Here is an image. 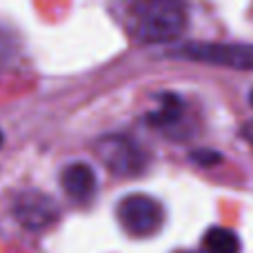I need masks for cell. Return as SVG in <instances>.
<instances>
[{
	"label": "cell",
	"mask_w": 253,
	"mask_h": 253,
	"mask_svg": "<svg viewBox=\"0 0 253 253\" xmlns=\"http://www.w3.org/2000/svg\"><path fill=\"white\" fill-rule=\"evenodd\" d=\"M118 220L131 236H151L162 227V207L144 193H131L118 205Z\"/></svg>",
	"instance_id": "obj_3"
},
{
	"label": "cell",
	"mask_w": 253,
	"mask_h": 253,
	"mask_svg": "<svg viewBox=\"0 0 253 253\" xmlns=\"http://www.w3.org/2000/svg\"><path fill=\"white\" fill-rule=\"evenodd\" d=\"M96 156L116 175H138L147 167V153L126 135H107L98 140Z\"/></svg>",
	"instance_id": "obj_2"
},
{
	"label": "cell",
	"mask_w": 253,
	"mask_h": 253,
	"mask_svg": "<svg viewBox=\"0 0 253 253\" xmlns=\"http://www.w3.org/2000/svg\"><path fill=\"white\" fill-rule=\"evenodd\" d=\"M125 20L140 42H169L187 29V7L182 0H131Z\"/></svg>",
	"instance_id": "obj_1"
},
{
	"label": "cell",
	"mask_w": 253,
	"mask_h": 253,
	"mask_svg": "<svg viewBox=\"0 0 253 253\" xmlns=\"http://www.w3.org/2000/svg\"><path fill=\"white\" fill-rule=\"evenodd\" d=\"M13 215L29 231H40L58 220L60 209L56 200L42 191H22L13 200Z\"/></svg>",
	"instance_id": "obj_5"
},
{
	"label": "cell",
	"mask_w": 253,
	"mask_h": 253,
	"mask_svg": "<svg viewBox=\"0 0 253 253\" xmlns=\"http://www.w3.org/2000/svg\"><path fill=\"white\" fill-rule=\"evenodd\" d=\"M60 182L65 193L76 202H89L96 193V173L89 165H83V162H76V165H69L60 175Z\"/></svg>",
	"instance_id": "obj_6"
},
{
	"label": "cell",
	"mask_w": 253,
	"mask_h": 253,
	"mask_svg": "<svg viewBox=\"0 0 253 253\" xmlns=\"http://www.w3.org/2000/svg\"><path fill=\"white\" fill-rule=\"evenodd\" d=\"M178 53L182 58H189V60L209 62V65H220L240 71H253V44L191 42L180 47Z\"/></svg>",
	"instance_id": "obj_4"
},
{
	"label": "cell",
	"mask_w": 253,
	"mask_h": 253,
	"mask_svg": "<svg viewBox=\"0 0 253 253\" xmlns=\"http://www.w3.org/2000/svg\"><path fill=\"white\" fill-rule=\"evenodd\" d=\"M182 100L173 93H167L162 96V105L156 114L149 116V123H151L156 129H171L173 125H178L180 116H182Z\"/></svg>",
	"instance_id": "obj_8"
},
{
	"label": "cell",
	"mask_w": 253,
	"mask_h": 253,
	"mask_svg": "<svg viewBox=\"0 0 253 253\" xmlns=\"http://www.w3.org/2000/svg\"><path fill=\"white\" fill-rule=\"evenodd\" d=\"M0 147H2V131H0Z\"/></svg>",
	"instance_id": "obj_9"
},
{
	"label": "cell",
	"mask_w": 253,
	"mask_h": 253,
	"mask_svg": "<svg viewBox=\"0 0 253 253\" xmlns=\"http://www.w3.org/2000/svg\"><path fill=\"white\" fill-rule=\"evenodd\" d=\"M205 253H240V240L236 233L222 227H211L202 238Z\"/></svg>",
	"instance_id": "obj_7"
},
{
	"label": "cell",
	"mask_w": 253,
	"mask_h": 253,
	"mask_svg": "<svg viewBox=\"0 0 253 253\" xmlns=\"http://www.w3.org/2000/svg\"><path fill=\"white\" fill-rule=\"evenodd\" d=\"M251 105H253V91H251Z\"/></svg>",
	"instance_id": "obj_10"
}]
</instances>
